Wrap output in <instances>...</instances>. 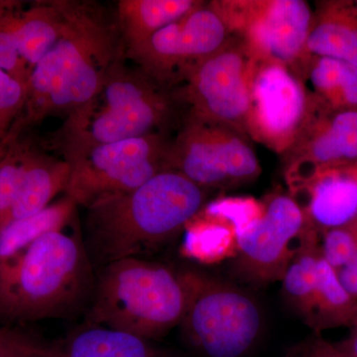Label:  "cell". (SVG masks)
I'll return each mask as SVG.
<instances>
[{"label":"cell","instance_id":"7402d4cb","mask_svg":"<svg viewBox=\"0 0 357 357\" xmlns=\"http://www.w3.org/2000/svg\"><path fill=\"white\" fill-rule=\"evenodd\" d=\"M77 204L65 197L31 217L11 220L0 227V270L7 266L40 237L63 230Z\"/></svg>","mask_w":357,"mask_h":357},{"label":"cell","instance_id":"d4e9b609","mask_svg":"<svg viewBox=\"0 0 357 357\" xmlns=\"http://www.w3.org/2000/svg\"><path fill=\"white\" fill-rule=\"evenodd\" d=\"M307 325L316 333L357 325V300L345 290L321 255L314 312Z\"/></svg>","mask_w":357,"mask_h":357},{"label":"cell","instance_id":"8fae6325","mask_svg":"<svg viewBox=\"0 0 357 357\" xmlns=\"http://www.w3.org/2000/svg\"><path fill=\"white\" fill-rule=\"evenodd\" d=\"M261 217L237 234L236 268L258 285L282 280L307 227L292 195L277 192L263 201Z\"/></svg>","mask_w":357,"mask_h":357},{"label":"cell","instance_id":"6da1fadb","mask_svg":"<svg viewBox=\"0 0 357 357\" xmlns=\"http://www.w3.org/2000/svg\"><path fill=\"white\" fill-rule=\"evenodd\" d=\"M208 192L175 170L86 206L84 248L93 267L140 257L172 239L204 208Z\"/></svg>","mask_w":357,"mask_h":357},{"label":"cell","instance_id":"8992f818","mask_svg":"<svg viewBox=\"0 0 357 357\" xmlns=\"http://www.w3.org/2000/svg\"><path fill=\"white\" fill-rule=\"evenodd\" d=\"M211 6L256 61L288 66L306 81L312 9L304 0H218Z\"/></svg>","mask_w":357,"mask_h":357},{"label":"cell","instance_id":"f35d334b","mask_svg":"<svg viewBox=\"0 0 357 357\" xmlns=\"http://www.w3.org/2000/svg\"><path fill=\"white\" fill-rule=\"evenodd\" d=\"M356 166H357V164H356Z\"/></svg>","mask_w":357,"mask_h":357},{"label":"cell","instance_id":"9c48e42d","mask_svg":"<svg viewBox=\"0 0 357 357\" xmlns=\"http://www.w3.org/2000/svg\"><path fill=\"white\" fill-rule=\"evenodd\" d=\"M255 66L245 45L230 37L181 81L178 98L189 107V116L246 134Z\"/></svg>","mask_w":357,"mask_h":357},{"label":"cell","instance_id":"1f68e13d","mask_svg":"<svg viewBox=\"0 0 357 357\" xmlns=\"http://www.w3.org/2000/svg\"><path fill=\"white\" fill-rule=\"evenodd\" d=\"M48 347L31 333L13 326H0V357H47Z\"/></svg>","mask_w":357,"mask_h":357},{"label":"cell","instance_id":"3957f363","mask_svg":"<svg viewBox=\"0 0 357 357\" xmlns=\"http://www.w3.org/2000/svg\"><path fill=\"white\" fill-rule=\"evenodd\" d=\"M89 303V325L158 340L180 326L185 290L180 274L161 263L124 258L100 268Z\"/></svg>","mask_w":357,"mask_h":357},{"label":"cell","instance_id":"cb8c5ba5","mask_svg":"<svg viewBox=\"0 0 357 357\" xmlns=\"http://www.w3.org/2000/svg\"><path fill=\"white\" fill-rule=\"evenodd\" d=\"M306 82L319 100L335 110L357 112V68L335 59L312 56Z\"/></svg>","mask_w":357,"mask_h":357},{"label":"cell","instance_id":"f1b7e54d","mask_svg":"<svg viewBox=\"0 0 357 357\" xmlns=\"http://www.w3.org/2000/svg\"><path fill=\"white\" fill-rule=\"evenodd\" d=\"M263 202L251 197H223L206 206V217L227 223L236 230V236L261 217Z\"/></svg>","mask_w":357,"mask_h":357},{"label":"cell","instance_id":"ac0fdd59","mask_svg":"<svg viewBox=\"0 0 357 357\" xmlns=\"http://www.w3.org/2000/svg\"><path fill=\"white\" fill-rule=\"evenodd\" d=\"M70 170L66 159H53L32 151L8 222L31 217L48 208L57 195L67 190Z\"/></svg>","mask_w":357,"mask_h":357},{"label":"cell","instance_id":"836d02e7","mask_svg":"<svg viewBox=\"0 0 357 357\" xmlns=\"http://www.w3.org/2000/svg\"><path fill=\"white\" fill-rule=\"evenodd\" d=\"M335 272L345 290L357 300V255Z\"/></svg>","mask_w":357,"mask_h":357},{"label":"cell","instance_id":"484cf974","mask_svg":"<svg viewBox=\"0 0 357 357\" xmlns=\"http://www.w3.org/2000/svg\"><path fill=\"white\" fill-rule=\"evenodd\" d=\"M188 250L201 261L215 263L236 255V230L227 223L206 217L190 231Z\"/></svg>","mask_w":357,"mask_h":357},{"label":"cell","instance_id":"d6986e66","mask_svg":"<svg viewBox=\"0 0 357 357\" xmlns=\"http://www.w3.org/2000/svg\"><path fill=\"white\" fill-rule=\"evenodd\" d=\"M204 3L199 0H121L117 17L129 53Z\"/></svg>","mask_w":357,"mask_h":357},{"label":"cell","instance_id":"f546056e","mask_svg":"<svg viewBox=\"0 0 357 357\" xmlns=\"http://www.w3.org/2000/svg\"><path fill=\"white\" fill-rule=\"evenodd\" d=\"M319 251L333 271L344 266L357 255V222L319 234Z\"/></svg>","mask_w":357,"mask_h":357},{"label":"cell","instance_id":"8d00e7d4","mask_svg":"<svg viewBox=\"0 0 357 357\" xmlns=\"http://www.w3.org/2000/svg\"><path fill=\"white\" fill-rule=\"evenodd\" d=\"M356 6H357V0H356Z\"/></svg>","mask_w":357,"mask_h":357},{"label":"cell","instance_id":"30bf717a","mask_svg":"<svg viewBox=\"0 0 357 357\" xmlns=\"http://www.w3.org/2000/svg\"><path fill=\"white\" fill-rule=\"evenodd\" d=\"M314 100L307 82L288 66L255 60L246 134L283 155L297 139Z\"/></svg>","mask_w":357,"mask_h":357},{"label":"cell","instance_id":"5bb4252c","mask_svg":"<svg viewBox=\"0 0 357 357\" xmlns=\"http://www.w3.org/2000/svg\"><path fill=\"white\" fill-rule=\"evenodd\" d=\"M63 20L58 41L66 81L69 86L72 115L88 107L102 91L112 70L114 55L110 34L79 4L56 1Z\"/></svg>","mask_w":357,"mask_h":357},{"label":"cell","instance_id":"d590c367","mask_svg":"<svg viewBox=\"0 0 357 357\" xmlns=\"http://www.w3.org/2000/svg\"><path fill=\"white\" fill-rule=\"evenodd\" d=\"M9 142H10V136H9L8 134H7L6 137L0 139V162H1L2 159L6 156L7 149H8Z\"/></svg>","mask_w":357,"mask_h":357},{"label":"cell","instance_id":"7c38bea8","mask_svg":"<svg viewBox=\"0 0 357 357\" xmlns=\"http://www.w3.org/2000/svg\"><path fill=\"white\" fill-rule=\"evenodd\" d=\"M230 37L222 16L211 2H204L129 55L157 83H181L190 70L218 51Z\"/></svg>","mask_w":357,"mask_h":357},{"label":"cell","instance_id":"5b68a950","mask_svg":"<svg viewBox=\"0 0 357 357\" xmlns=\"http://www.w3.org/2000/svg\"><path fill=\"white\" fill-rule=\"evenodd\" d=\"M185 307L180 326L190 344L204 357H245L263 328L261 307L241 288L210 275L180 272Z\"/></svg>","mask_w":357,"mask_h":357},{"label":"cell","instance_id":"74e56055","mask_svg":"<svg viewBox=\"0 0 357 357\" xmlns=\"http://www.w3.org/2000/svg\"><path fill=\"white\" fill-rule=\"evenodd\" d=\"M356 328H357V325H356Z\"/></svg>","mask_w":357,"mask_h":357},{"label":"cell","instance_id":"9a60e30c","mask_svg":"<svg viewBox=\"0 0 357 357\" xmlns=\"http://www.w3.org/2000/svg\"><path fill=\"white\" fill-rule=\"evenodd\" d=\"M319 234L357 222V166L326 169L290 192Z\"/></svg>","mask_w":357,"mask_h":357},{"label":"cell","instance_id":"e575fe53","mask_svg":"<svg viewBox=\"0 0 357 357\" xmlns=\"http://www.w3.org/2000/svg\"><path fill=\"white\" fill-rule=\"evenodd\" d=\"M335 344L345 356L357 357V328H354L349 337Z\"/></svg>","mask_w":357,"mask_h":357},{"label":"cell","instance_id":"44dd1931","mask_svg":"<svg viewBox=\"0 0 357 357\" xmlns=\"http://www.w3.org/2000/svg\"><path fill=\"white\" fill-rule=\"evenodd\" d=\"M319 259V234L307 229L281 280L285 299L307 324L314 312Z\"/></svg>","mask_w":357,"mask_h":357},{"label":"cell","instance_id":"ffe728a7","mask_svg":"<svg viewBox=\"0 0 357 357\" xmlns=\"http://www.w3.org/2000/svg\"><path fill=\"white\" fill-rule=\"evenodd\" d=\"M22 124L36 123L48 115L72 109L62 53L58 43L32 68Z\"/></svg>","mask_w":357,"mask_h":357},{"label":"cell","instance_id":"4fadbf2b","mask_svg":"<svg viewBox=\"0 0 357 357\" xmlns=\"http://www.w3.org/2000/svg\"><path fill=\"white\" fill-rule=\"evenodd\" d=\"M281 157L290 192L319 171L356 165L357 112L332 109L314 96L297 139Z\"/></svg>","mask_w":357,"mask_h":357},{"label":"cell","instance_id":"ba28073f","mask_svg":"<svg viewBox=\"0 0 357 357\" xmlns=\"http://www.w3.org/2000/svg\"><path fill=\"white\" fill-rule=\"evenodd\" d=\"M170 142L160 133L93 148L70 160L66 197L86 208L96 199L132 191L167 170Z\"/></svg>","mask_w":357,"mask_h":357},{"label":"cell","instance_id":"603a6c76","mask_svg":"<svg viewBox=\"0 0 357 357\" xmlns=\"http://www.w3.org/2000/svg\"><path fill=\"white\" fill-rule=\"evenodd\" d=\"M63 20L56 2L38 4L18 13L15 36L21 58L30 69L58 43Z\"/></svg>","mask_w":357,"mask_h":357},{"label":"cell","instance_id":"4316f807","mask_svg":"<svg viewBox=\"0 0 357 357\" xmlns=\"http://www.w3.org/2000/svg\"><path fill=\"white\" fill-rule=\"evenodd\" d=\"M8 149L0 162V227L8 222L14 199L32 151L10 135Z\"/></svg>","mask_w":357,"mask_h":357},{"label":"cell","instance_id":"83f0119b","mask_svg":"<svg viewBox=\"0 0 357 357\" xmlns=\"http://www.w3.org/2000/svg\"><path fill=\"white\" fill-rule=\"evenodd\" d=\"M18 13L15 2L0 1V69L28 86L31 69L21 58L16 42Z\"/></svg>","mask_w":357,"mask_h":357},{"label":"cell","instance_id":"7a4b0ae2","mask_svg":"<svg viewBox=\"0 0 357 357\" xmlns=\"http://www.w3.org/2000/svg\"><path fill=\"white\" fill-rule=\"evenodd\" d=\"M95 279L84 241L49 232L0 270V321L11 326L72 316L89 303Z\"/></svg>","mask_w":357,"mask_h":357},{"label":"cell","instance_id":"4dcf8cb0","mask_svg":"<svg viewBox=\"0 0 357 357\" xmlns=\"http://www.w3.org/2000/svg\"><path fill=\"white\" fill-rule=\"evenodd\" d=\"M27 86L0 69V135L13 126L24 109Z\"/></svg>","mask_w":357,"mask_h":357},{"label":"cell","instance_id":"2e32d148","mask_svg":"<svg viewBox=\"0 0 357 357\" xmlns=\"http://www.w3.org/2000/svg\"><path fill=\"white\" fill-rule=\"evenodd\" d=\"M310 56L342 61L357 68V6L351 0H324L312 10L307 41Z\"/></svg>","mask_w":357,"mask_h":357},{"label":"cell","instance_id":"52a82bcc","mask_svg":"<svg viewBox=\"0 0 357 357\" xmlns=\"http://www.w3.org/2000/svg\"><path fill=\"white\" fill-rule=\"evenodd\" d=\"M250 138L236 129L188 116L170 142L167 164L203 189H231L253 182L261 167Z\"/></svg>","mask_w":357,"mask_h":357},{"label":"cell","instance_id":"277c9868","mask_svg":"<svg viewBox=\"0 0 357 357\" xmlns=\"http://www.w3.org/2000/svg\"><path fill=\"white\" fill-rule=\"evenodd\" d=\"M149 77L112 70L93 102L68 116L63 128L66 160L100 145L140 137L161 128L172 114V100Z\"/></svg>","mask_w":357,"mask_h":357},{"label":"cell","instance_id":"d6a6232c","mask_svg":"<svg viewBox=\"0 0 357 357\" xmlns=\"http://www.w3.org/2000/svg\"><path fill=\"white\" fill-rule=\"evenodd\" d=\"M284 357H347L337 344L328 342L319 333L289 349Z\"/></svg>","mask_w":357,"mask_h":357},{"label":"cell","instance_id":"e0dca14e","mask_svg":"<svg viewBox=\"0 0 357 357\" xmlns=\"http://www.w3.org/2000/svg\"><path fill=\"white\" fill-rule=\"evenodd\" d=\"M47 357H168L149 340L107 326L89 325L60 344Z\"/></svg>","mask_w":357,"mask_h":357}]
</instances>
